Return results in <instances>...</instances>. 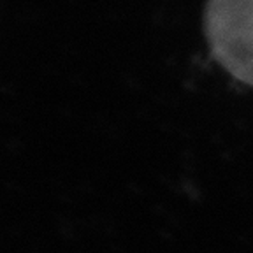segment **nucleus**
I'll list each match as a JSON object with an SVG mask.
<instances>
[{"label":"nucleus","mask_w":253,"mask_h":253,"mask_svg":"<svg viewBox=\"0 0 253 253\" xmlns=\"http://www.w3.org/2000/svg\"><path fill=\"white\" fill-rule=\"evenodd\" d=\"M204 27L220 65L253 84V0H210Z\"/></svg>","instance_id":"f257e3e1"}]
</instances>
